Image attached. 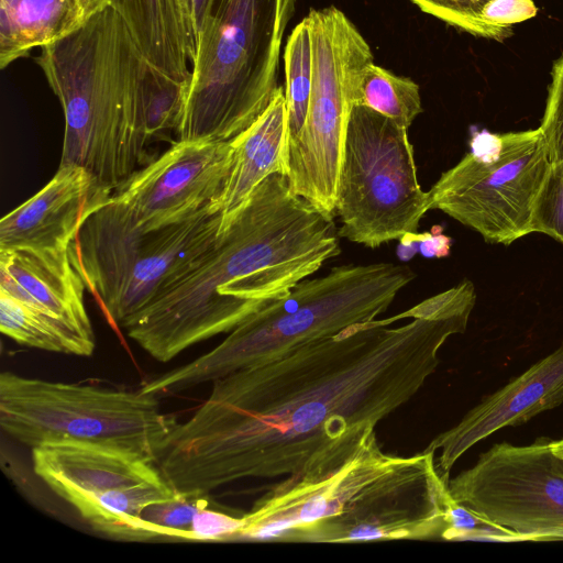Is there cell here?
Instances as JSON below:
<instances>
[{
	"mask_svg": "<svg viewBox=\"0 0 563 563\" xmlns=\"http://www.w3.org/2000/svg\"><path fill=\"white\" fill-rule=\"evenodd\" d=\"M232 157L231 142L178 140L113 190L145 229L183 222L220 207Z\"/></svg>",
	"mask_w": 563,
	"mask_h": 563,
	"instance_id": "13",
	"label": "cell"
},
{
	"mask_svg": "<svg viewBox=\"0 0 563 563\" xmlns=\"http://www.w3.org/2000/svg\"><path fill=\"white\" fill-rule=\"evenodd\" d=\"M113 191L86 168L59 165L53 178L0 221V250H67L89 214Z\"/></svg>",
	"mask_w": 563,
	"mask_h": 563,
	"instance_id": "15",
	"label": "cell"
},
{
	"mask_svg": "<svg viewBox=\"0 0 563 563\" xmlns=\"http://www.w3.org/2000/svg\"><path fill=\"white\" fill-rule=\"evenodd\" d=\"M450 499L434 452L387 453L374 431L339 466L272 486L241 516L230 541L442 539Z\"/></svg>",
	"mask_w": 563,
	"mask_h": 563,
	"instance_id": "3",
	"label": "cell"
},
{
	"mask_svg": "<svg viewBox=\"0 0 563 563\" xmlns=\"http://www.w3.org/2000/svg\"><path fill=\"white\" fill-rule=\"evenodd\" d=\"M341 252L332 216L297 196L288 176L255 187L212 246L123 327L161 363L231 332Z\"/></svg>",
	"mask_w": 563,
	"mask_h": 563,
	"instance_id": "2",
	"label": "cell"
},
{
	"mask_svg": "<svg viewBox=\"0 0 563 563\" xmlns=\"http://www.w3.org/2000/svg\"><path fill=\"white\" fill-rule=\"evenodd\" d=\"M218 205L158 229H145L111 198L92 211L70 243L69 255L108 319L124 324L186 273L217 240Z\"/></svg>",
	"mask_w": 563,
	"mask_h": 563,
	"instance_id": "7",
	"label": "cell"
},
{
	"mask_svg": "<svg viewBox=\"0 0 563 563\" xmlns=\"http://www.w3.org/2000/svg\"><path fill=\"white\" fill-rule=\"evenodd\" d=\"M563 402V344L518 377L483 398L452 428L426 448L445 483L454 464L472 446L505 427L529 421Z\"/></svg>",
	"mask_w": 563,
	"mask_h": 563,
	"instance_id": "14",
	"label": "cell"
},
{
	"mask_svg": "<svg viewBox=\"0 0 563 563\" xmlns=\"http://www.w3.org/2000/svg\"><path fill=\"white\" fill-rule=\"evenodd\" d=\"M188 85L179 82L147 63L143 80L146 133L150 142L178 134L183 124Z\"/></svg>",
	"mask_w": 563,
	"mask_h": 563,
	"instance_id": "24",
	"label": "cell"
},
{
	"mask_svg": "<svg viewBox=\"0 0 563 563\" xmlns=\"http://www.w3.org/2000/svg\"><path fill=\"white\" fill-rule=\"evenodd\" d=\"M178 493V492H177ZM209 507L208 494H183L146 507L141 518L154 540L191 541L190 526L195 516Z\"/></svg>",
	"mask_w": 563,
	"mask_h": 563,
	"instance_id": "25",
	"label": "cell"
},
{
	"mask_svg": "<svg viewBox=\"0 0 563 563\" xmlns=\"http://www.w3.org/2000/svg\"><path fill=\"white\" fill-rule=\"evenodd\" d=\"M284 64V90L291 142L306 121L312 82L311 36L307 16L294 27L287 38Z\"/></svg>",
	"mask_w": 563,
	"mask_h": 563,
	"instance_id": "23",
	"label": "cell"
},
{
	"mask_svg": "<svg viewBox=\"0 0 563 563\" xmlns=\"http://www.w3.org/2000/svg\"><path fill=\"white\" fill-rule=\"evenodd\" d=\"M241 526V517L205 508L199 511L190 526L191 541H230Z\"/></svg>",
	"mask_w": 563,
	"mask_h": 563,
	"instance_id": "30",
	"label": "cell"
},
{
	"mask_svg": "<svg viewBox=\"0 0 563 563\" xmlns=\"http://www.w3.org/2000/svg\"><path fill=\"white\" fill-rule=\"evenodd\" d=\"M34 59L65 114L59 165L81 166L113 191L151 162L143 102L147 60L111 5L41 47Z\"/></svg>",
	"mask_w": 563,
	"mask_h": 563,
	"instance_id": "4",
	"label": "cell"
},
{
	"mask_svg": "<svg viewBox=\"0 0 563 563\" xmlns=\"http://www.w3.org/2000/svg\"><path fill=\"white\" fill-rule=\"evenodd\" d=\"M356 106L367 107L406 129L422 112L418 84L374 63L364 70Z\"/></svg>",
	"mask_w": 563,
	"mask_h": 563,
	"instance_id": "22",
	"label": "cell"
},
{
	"mask_svg": "<svg viewBox=\"0 0 563 563\" xmlns=\"http://www.w3.org/2000/svg\"><path fill=\"white\" fill-rule=\"evenodd\" d=\"M312 82L306 121L290 142V189L322 212H335L346 126L365 68L374 63L366 40L334 5L311 9Z\"/></svg>",
	"mask_w": 563,
	"mask_h": 563,
	"instance_id": "10",
	"label": "cell"
},
{
	"mask_svg": "<svg viewBox=\"0 0 563 563\" xmlns=\"http://www.w3.org/2000/svg\"><path fill=\"white\" fill-rule=\"evenodd\" d=\"M415 277L407 265L373 263L336 266L321 277L306 278L286 296L250 316L218 346L156 376L141 390L157 397L178 394L266 362L302 343L372 321Z\"/></svg>",
	"mask_w": 563,
	"mask_h": 563,
	"instance_id": "5",
	"label": "cell"
},
{
	"mask_svg": "<svg viewBox=\"0 0 563 563\" xmlns=\"http://www.w3.org/2000/svg\"><path fill=\"white\" fill-rule=\"evenodd\" d=\"M86 285L67 250H0V291L93 333Z\"/></svg>",
	"mask_w": 563,
	"mask_h": 563,
	"instance_id": "17",
	"label": "cell"
},
{
	"mask_svg": "<svg viewBox=\"0 0 563 563\" xmlns=\"http://www.w3.org/2000/svg\"><path fill=\"white\" fill-rule=\"evenodd\" d=\"M451 497L523 540H563V454L554 440L496 443L448 483Z\"/></svg>",
	"mask_w": 563,
	"mask_h": 563,
	"instance_id": "12",
	"label": "cell"
},
{
	"mask_svg": "<svg viewBox=\"0 0 563 563\" xmlns=\"http://www.w3.org/2000/svg\"><path fill=\"white\" fill-rule=\"evenodd\" d=\"M187 3L191 13L196 34L198 36L213 10L216 0H187Z\"/></svg>",
	"mask_w": 563,
	"mask_h": 563,
	"instance_id": "32",
	"label": "cell"
},
{
	"mask_svg": "<svg viewBox=\"0 0 563 563\" xmlns=\"http://www.w3.org/2000/svg\"><path fill=\"white\" fill-rule=\"evenodd\" d=\"M554 446L560 453L563 454V439L554 440Z\"/></svg>",
	"mask_w": 563,
	"mask_h": 563,
	"instance_id": "35",
	"label": "cell"
},
{
	"mask_svg": "<svg viewBox=\"0 0 563 563\" xmlns=\"http://www.w3.org/2000/svg\"><path fill=\"white\" fill-rule=\"evenodd\" d=\"M154 68L189 87L197 34L187 0H110Z\"/></svg>",
	"mask_w": 563,
	"mask_h": 563,
	"instance_id": "19",
	"label": "cell"
},
{
	"mask_svg": "<svg viewBox=\"0 0 563 563\" xmlns=\"http://www.w3.org/2000/svg\"><path fill=\"white\" fill-rule=\"evenodd\" d=\"M537 13L533 0H490L483 9L487 22L505 26L532 19Z\"/></svg>",
	"mask_w": 563,
	"mask_h": 563,
	"instance_id": "31",
	"label": "cell"
},
{
	"mask_svg": "<svg viewBox=\"0 0 563 563\" xmlns=\"http://www.w3.org/2000/svg\"><path fill=\"white\" fill-rule=\"evenodd\" d=\"M532 231L563 244V159L550 165L534 205Z\"/></svg>",
	"mask_w": 563,
	"mask_h": 563,
	"instance_id": "26",
	"label": "cell"
},
{
	"mask_svg": "<svg viewBox=\"0 0 563 563\" xmlns=\"http://www.w3.org/2000/svg\"><path fill=\"white\" fill-rule=\"evenodd\" d=\"M476 302L468 279L398 314L212 382L155 462L178 493L209 494L245 478L314 476L350 457L376 426L437 371L446 340L464 333Z\"/></svg>",
	"mask_w": 563,
	"mask_h": 563,
	"instance_id": "1",
	"label": "cell"
},
{
	"mask_svg": "<svg viewBox=\"0 0 563 563\" xmlns=\"http://www.w3.org/2000/svg\"><path fill=\"white\" fill-rule=\"evenodd\" d=\"M85 20L80 0H0V67L65 37Z\"/></svg>",
	"mask_w": 563,
	"mask_h": 563,
	"instance_id": "20",
	"label": "cell"
},
{
	"mask_svg": "<svg viewBox=\"0 0 563 563\" xmlns=\"http://www.w3.org/2000/svg\"><path fill=\"white\" fill-rule=\"evenodd\" d=\"M472 151L428 191L430 210L446 213L494 244L532 231L537 197L551 161L540 128L483 132Z\"/></svg>",
	"mask_w": 563,
	"mask_h": 563,
	"instance_id": "11",
	"label": "cell"
},
{
	"mask_svg": "<svg viewBox=\"0 0 563 563\" xmlns=\"http://www.w3.org/2000/svg\"><path fill=\"white\" fill-rule=\"evenodd\" d=\"M34 473L84 518L106 496L163 477L156 464L118 450L85 443L32 449Z\"/></svg>",
	"mask_w": 563,
	"mask_h": 563,
	"instance_id": "16",
	"label": "cell"
},
{
	"mask_svg": "<svg viewBox=\"0 0 563 563\" xmlns=\"http://www.w3.org/2000/svg\"><path fill=\"white\" fill-rule=\"evenodd\" d=\"M453 18V27L474 36L504 42L514 33L512 26L487 22L483 9L490 0H442Z\"/></svg>",
	"mask_w": 563,
	"mask_h": 563,
	"instance_id": "29",
	"label": "cell"
},
{
	"mask_svg": "<svg viewBox=\"0 0 563 563\" xmlns=\"http://www.w3.org/2000/svg\"><path fill=\"white\" fill-rule=\"evenodd\" d=\"M231 145L230 170L220 198L222 223L265 178L274 174L289 175L290 131L283 87H278L263 113Z\"/></svg>",
	"mask_w": 563,
	"mask_h": 563,
	"instance_id": "18",
	"label": "cell"
},
{
	"mask_svg": "<svg viewBox=\"0 0 563 563\" xmlns=\"http://www.w3.org/2000/svg\"><path fill=\"white\" fill-rule=\"evenodd\" d=\"M444 540L522 541L516 533L477 516L452 497L446 510Z\"/></svg>",
	"mask_w": 563,
	"mask_h": 563,
	"instance_id": "27",
	"label": "cell"
},
{
	"mask_svg": "<svg viewBox=\"0 0 563 563\" xmlns=\"http://www.w3.org/2000/svg\"><path fill=\"white\" fill-rule=\"evenodd\" d=\"M421 11L453 26V18L442 0H411Z\"/></svg>",
	"mask_w": 563,
	"mask_h": 563,
	"instance_id": "33",
	"label": "cell"
},
{
	"mask_svg": "<svg viewBox=\"0 0 563 563\" xmlns=\"http://www.w3.org/2000/svg\"><path fill=\"white\" fill-rule=\"evenodd\" d=\"M296 0H216L197 36L181 141L231 142L267 108ZM177 140V141H178Z\"/></svg>",
	"mask_w": 563,
	"mask_h": 563,
	"instance_id": "6",
	"label": "cell"
},
{
	"mask_svg": "<svg viewBox=\"0 0 563 563\" xmlns=\"http://www.w3.org/2000/svg\"><path fill=\"white\" fill-rule=\"evenodd\" d=\"M152 394L88 384L0 375V426L31 449L46 443H85L153 463L177 424Z\"/></svg>",
	"mask_w": 563,
	"mask_h": 563,
	"instance_id": "8",
	"label": "cell"
},
{
	"mask_svg": "<svg viewBox=\"0 0 563 563\" xmlns=\"http://www.w3.org/2000/svg\"><path fill=\"white\" fill-rule=\"evenodd\" d=\"M0 330L20 345L47 352L90 356L95 333L0 291Z\"/></svg>",
	"mask_w": 563,
	"mask_h": 563,
	"instance_id": "21",
	"label": "cell"
},
{
	"mask_svg": "<svg viewBox=\"0 0 563 563\" xmlns=\"http://www.w3.org/2000/svg\"><path fill=\"white\" fill-rule=\"evenodd\" d=\"M80 2L86 19L107 5H110V0H80Z\"/></svg>",
	"mask_w": 563,
	"mask_h": 563,
	"instance_id": "34",
	"label": "cell"
},
{
	"mask_svg": "<svg viewBox=\"0 0 563 563\" xmlns=\"http://www.w3.org/2000/svg\"><path fill=\"white\" fill-rule=\"evenodd\" d=\"M539 128L551 163L563 159V55L552 65L545 109Z\"/></svg>",
	"mask_w": 563,
	"mask_h": 563,
	"instance_id": "28",
	"label": "cell"
},
{
	"mask_svg": "<svg viewBox=\"0 0 563 563\" xmlns=\"http://www.w3.org/2000/svg\"><path fill=\"white\" fill-rule=\"evenodd\" d=\"M429 210L408 129L367 107L354 106L336 189L340 238L375 249L416 235Z\"/></svg>",
	"mask_w": 563,
	"mask_h": 563,
	"instance_id": "9",
	"label": "cell"
}]
</instances>
